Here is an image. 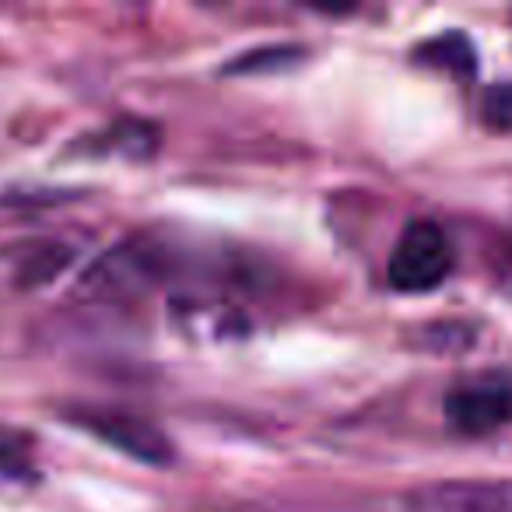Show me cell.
<instances>
[{"label":"cell","instance_id":"1","mask_svg":"<svg viewBox=\"0 0 512 512\" xmlns=\"http://www.w3.org/2000/svg\"><path fill=\"white\" fill-rule=\"evenodd\" d=\"M453 267V246L435 221H411L390 256V285L397 292H432Z\"/></svg>","mask_w":512,"mask_h":512},{"label":"cell","instance_id":"2","mask_svg":"<svg viewBox=\"0 0 512 512\" xmlns=\"http://www.w3.org/2000/svg\"><path fill=\"white\" fill-rule=\"evenodd\" d=\"M446 418L463 435H488L512 421V376H474L453 386L446 397Z\"/></svg>","mask_w":512,"mask_h":512},{"label":"cell","instance_id":"3","mask_svg":"<svg viewBox=\"0 0 512 512\" xmlns=\"http://www.w3.org/2000/svg\"><path fill=\"white\" fill-rule=\"evenodd\" d=\"M71 425H81L85 432L99 435L102 442L123 449V453L137 456L144 463H169L172 446L151 421H141L134 414L123 411H95V407H81L71 411Z\"/></svg>","mask_w":512,"mask_h":512},{"label":"cell","instance_id":"4","mask_svg":"<svg viewBox=\"0 0 512 512\" xmlns=\"http://www.w3.org/2000/svg\"><path fill=\"white\" fill-rule=\"evenodd\" d=\"M411 512H512V481L435 484L411 498Z\"/></svg>","mask_w":512,"mask_h":512},{"label":"cell","instance_id":"5","mask_svg":"<svg viewBox=\"0 0 512 512\" xmlns=\"http://www.w3.org/2000/svg\"><path fill=\"white\" fill-rule=\"evenodd\" d=\"M418 60L449 74H463V78L477 71V53L463 32H442V36L428 39L425 46H418Z\"/></svg>","mask_w":512,"mask_h":512},{"label":"cell","instance_id":"6","mask_svg":"<svg viewBox=\"0 0 512 512\" xmlns=\"http://www.w3.org/2000/svg\"><path fill=\"white\" fill-rule=\"evenodd\" d=\"M32 446L11 428H0V481H32Z\"/></svg>","mask_w":512,"mask_h":512},{"label":"cell","instance_id":"7","mask_svg":"<svg viewBox=\"0 0 512 512\" xmlns=\"http://www.w3.org/2000/svg\"><path fill=\"white\" fill-rule=\"evenodd\" d=\"M481 116L498 130H512V85H495L484 92Z\"/></svg>","mask_w":512,"mask_h":512},{"label":"cell","instance_id":"8","mask_svg":"<svg viewBox=\"0 0 512 512\" xmlns=\"http://www.w3.org/2000/svg\"><path fill=\"white\" fill-rule=\"evenodd\" d=\"M302 57V50H260V53H246L239 64H232V74H242V71H264V67H285V64H295Z\"/></svg>","mask_w":512,"mask_h":512}]
</instances>
